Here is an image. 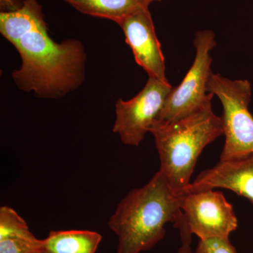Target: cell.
Returning a JSON list of instances; mask_svg holds the SVG:
<instances>
[{
  "mask_svg": "<svg viewBox=\"0 0 253 253\" xmlns=\"http://www.w3.org/2000/svg\"><path fill=\"white\" fill-rule=\"evenodd\" d=\"M0 33L21 56V67L12 73L21 90L58 99L83 84L87 59L83 43L53 41L38 0H24L17 11L1 12Z\"/></svg>",
  "mask_w": 253,
  "mask_h": 253,
  "instance_id": "6da1fadb",
  "label": "cell"
},
{
  "mask_svg": "<svg viewBox=\"0 0 253 253\" xmlns=\"http://www.w3.org/2000/svg\"><path fill=\"white\" fill-rule=\"evenodd\" d=\"M185 196L176 195L160 170L146 185L129 191L109 221L118 238L117 253L154 248L165 237L166 224L175 221Z\"/></svg>",
  "mask_w": 253,
  "mask_h": 253,
  "instance_id": "7a4b0ae2",
  "label": "cell"
},
{
  "mask_svg": "<svg viewBox=\"0 0 253 253\" xmlns=\"http://www.w3.org/2000/svg\"><path fill=\"white\" fill-rule=\"evenodd\" d=\"M150 132L159 155V170L176 195L185 196L198 158L208 144L224 134V126L210 101L196 113L176 122L155 123Z\"/></svg>",
  "mask_w": 253,
  "mask_h": 253,
  "instance_id": "3957f363",
  "label": "cell"
},
{
  "mask_svg": "<svg viewBox=\"0 0 253 253\" xmlns=\"http://www.w3.org/2000/svg\"><path fill=\"white\" fill-rule=\"evenodd\" d=\"M208 91L216 95L222 105L225 144L219 160L253 154V116L249 109L252 96L251 83L247 80L231 81L212 72Z\"/></svg>",
  "mask_w": 253,
  "mask_h": 253,
  "instance_id": "277c9868",
  "label": "cell"
},
{
  "mask_svg": "<svg viewBox=\"0 0 253 253\" xmlns=\"http://www.w3.org/2000/svg\"><path fill=\"white\" fill-rule=\"evenodd\" d=\"M196 55L192 66L179 86L168 95L156 123L169 124L196 113L212 101L214 94L208 92V83L212 73L211 51L217 45L215 35L211 30L195 35Z\"/></svg>",
  "mask_w": 253,
  "mask_h": 253,
  "instance_id": "5b68a950",
  "label": "cell"
},
{
  "mask_svg": "<svg viewBox=\"0 0 253 253\" xmlns=\"http://www.w3.org/2000/svg\"><path fill=\"white\" fill-rule=\"evenodd\" d=\"M173 87L169 82L149 78L139 94L128 101L116 103V120L113 131L123 144L139 146L156 122Z\"/></svg>",
  "mask_w": 253,
  "mask_h": 253,
  "instance_id": "8992f818",
  "label": "cell"
},
{
  "mask_svg": "<svg viewBox=\"0 0 253 253\" xmlns=\"http://www.w3.org/2000/svg\"><path fill=\"white\" fill-rule=\"evenodd\" d=\"M181 210L190 232L200 239L229 238L238 227L233 206L219 191L208 190L186 194Z\"/></svg>",
  "mask_w": 253,
  "mask_h": 253,
  "instance_id": "52a82bcc",
  "label": "cell"
},
{
  "mask_svg": "<svg viewBox=\"0 0 253 253\" xmlns=\"http://www.w3.org/2000/svg\"><path fill=\"white\" fill-rule=\"evenodd\" d=\"M118 25L122 28L136 63L147 73L149 78L168 82L164 55L149 9L128 16Z\"/></svg>",
  "mask_w": 253,
  "mask_h": 253,
  "instance_id": "ba28073f",
  "label": "cell"
},
{
  "mask_svg": "<svg viewBox=\"0 0 253 253\" xmlns=\"http://www.w3.org/2000/svg\"><path fill=\"white\" fill-rule=\"evenodd\" d=\"M216 188L231 190L249 199L253 206V154L219 160L215 166L200 173L188 186L186 194Z\"/></svg>",
  "mask_w": 253,
  "mask_h": 253,
  "instance_id": "9c48e42d",
  "label": "cell"
},
{
  "mask_svg": "<svg viewBox=\"0 0 253 253\" xmlns=\"http://www.w3.org/2000/svg\"><path fill=\"white\" fill-rule=\"evenodd\" d=\"M102 236L88 230L51 231L43 239L45 253H96Z\"/></svg>",
  "mask_w": 253,
  "mask_h": 253,
  "instance_id": "30bf717a",
  "label": "cell"
},
{
  "mask_svg": "<svg viewBox=\"0 0 253 253\" xmlns=\"http://www.w3.org/2000/svg\"><path fill=\"white\" fill-rule=\"evenodd\" d=\"M83 14L106 18L118 24L125 18L149 6L143 0H63Z\"/></svg>",
  "mask_w": 253,
  "mask_h": 253,
  "instance_id": "8fae6325",
  "label": "cell"
},
{
  "mask_svg": "<svg viewBox=\"0 0 253 253\" xmlns=\"http://www.w3.org/2000/svg\"><path fill=\"white\" fill-rule=\"evenodd\" d=\"M9 238H36L28 227L27 223L12 208L3 206L0 208V240Z\"/></svg>",
  "mask_w": 253,
  "mask_h": 253,
  "instance_id": "7c38bea8",
  "label": "cell"
},
{
  "mask_svg": "<svg viewBox=\"0 0 253 253\" xmlns=\"http://www.w3.org/2000/svg\"><path fill=\"white\" fill-rule=\"evenodd\" d=\"M0 253H45L43 241L23 238H9L0 240Z\"/></svg>",
  "mask_w": 253,
  "mask_h": 253,
  "instance_id": "4fadbf2b",
  "label": "cell"
},
{
  "mask_svg": "<svg viewBox=\"0 0 253 253\" xmlns=\"http://www.w3.org/2000/svg\"><path fill=\"white\" fill-rule=\"evenodd\" d=\"M196 253H237L229 238L200 239Z\"/></svg>",
  "mask_w": 253,
  "mask_h": 253,
  "instance_id": "5bb4252c",
  "label": "cell"
},
{
  "mask_svg": "<svg viewBox=\"0 0 253 253\" xmlns=\"http://www.w3.org/2000/svg\"><path fill=\"white\" fill-rule=\"evenodd\" d=\"M174 226L179 231L180 234L181 246L179 248L178 253H193L191 249V236L187 223L182 211H179L174 221Z\"/></svg>",
  "mask_w": 253,
  "mask_h": 253,
  "instance_id": "9a60e30c",
  "label": "cell"
},
{
  "mask_svg": "<svg viewBox=\"0 0 253 253\" xmlns=\"http://www.w3.org/2000/svg\"><path fill=\"white\" fill-rule=\"evenodd\" d=\"M24 0H1V12H12L23 6Z\"/></svg>",
  "mask_w": 253,
  "mask_h": 253,
  "instance_id": "2e32d148",
  "label": "cell"
},
{
  "mask_svg": "<svg viewBox=\"0 0 253 253\" xmlns=\"http://www.w3.org/2000/svg\"><path fill=\"white\" fill-rule=\"evenodd\" d=\"M143 1H144L145 4L147 5L148 6H149L150 4L154 2V1H161V0H143Z\"/></svg>",
  "mask_w": 253,
  "mask_h": 253,
  "instance_id": "e0dca14e",
  "label": "cell"
}]
</instances>
